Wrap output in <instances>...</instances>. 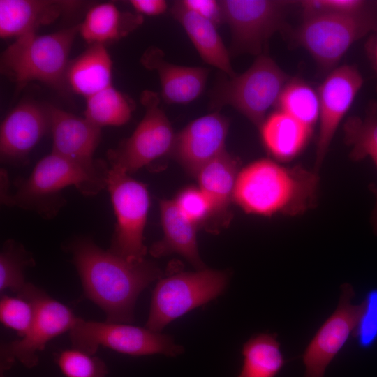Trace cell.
<instances>
[{
	"label": "cell",
	"mask_w": 377,
	"mask_h": 377,
	"mask_svg": "<svg viewBox=\"0 0 377 377\" xmlns=\"http://www.w3.org/2000/svg\"><path fill=\"white\" fill-rule=\"evenodd\" d=\"M68 249L84 292L105 314V321L130 323L140 293L163 272L153 262H129L100 248L89 237H77Z\"/></svg>",
	"instance_id": "obj_1"
},
{
	"label": "cell",
	"mask_w": 377,
	"mask_h": 377,
	"mask_svg": "<svg viewBox=\"0 0 377 377\" xmlns=\"http://www.w3.org/2000/svg\"><path fill=\"white\" fill-rule=\"evenodd\" d=\"M318 182L314 170L263 158L239 172L233 199L249 214L297 216L316 204Z\"/></svg>",
	"instance_id": "obj_2"
},
{
	"label": "cell",
	"mask_w": 377,
	"mask_h": 377,
	"mask_svg": "<svg viewBox=\"0 0 377 377\" xmlns=\"http://www.w3.org/2000/svg\"><path fill=\"white\" fill-rule=\"evenodd\" d=\"M109 170L103 161L82 163L51 153L37 163L27 178L16 182L9 205L52 218L65 203L63 189L73 186L85 196L96 195L107 187Z\"/></svg>",
	"instance_id": "obj_3"
},
{
	"label": "cell",
	"mask_w": 377,
	"mask_h": 377,
	"mask_svg": "<svg viewBox=\"0 0 377 377\" xmlns=\"http://www.w3.org/2000/svg\"><path fill=\"white\" fill-rule=\"evenodd\" d=\"M77 34L79 24L49 34L31 33L15 38L1 54V73L19 89L39 81L64 89L68 55Z\"/></svg>",
	"instance_id": "obj_4"
},
{
	"label": "cell",
	"mask_w": 377,
	"mask_h": 377,
	"mask_svg": "<svg viewBox=\"0 0 377 377\" xmlns=\"http://www.w3.org/2000/svg\"><path fill=\"white\" fill-rule=\"evenodd\" d=\"M289 80L271 57L262 54L243 73L218 81L211 93L210 105L216 110L230 105L260 126Z\"/></svg>",
	"instance_id": "obj_5"
},
{
	"label": "cell",
	"mask_w": 377,
	"mask_h": 377,
	"mask_svg": "<svg viewBox=\"0 0 377 377\" xmlns=\"http://www.w3.org/2000/svg\"><path fill=\"white\" fill-rule=\"evenodd\" d=\"M377 34V5L357 14L318 13L303 17L296 42L323 70H333L358 40Z\"/></svg>",
	"instance_id": "obj_6"
},
{
	"label": "cell",
	"mask_w": 377,
	"mask_h": 377,
	"mask_svg": "<svg viewBox=\"0 0 377 377\" xmlns=\"http://www.w3.org/2000/svg\"><path fill=\"white\" fill-rule=\"evenodd\" d=\"M227 274L202 269L161 278L153 291L146 327L160 332L169 323L219 295Z\"/></svg>",
	"instance_id": "obj_7"
},
{
	"label": "cell",
	"mask_w": 377,
	"mask_h": 377,
	"mask_svg": "<svg viewBox=\"0 0 377 377\" xmlns=\"http://www.w3.org/2000/svg\"><path fill=\"white\" fill-rule=\"evenodd\" d=\"M106 188L117 219L108 251L129 262L145 260L143 235L149 208L147 187L126 172L110 167Z\"/></svg>",
	"instance_id": "obj_8"
},
{
	"label": "cell",
	"mask_w": 377,
	"mask_h": 377,
	"mask_svg": "<svg viewBox=\"0 0 377 377\" xmlns=\"http://www.w3.org/2000/svg\"><path fill=\"white\" fill-rule=\"evenodd\" d=\"M17 295L27 296L36 305V315L28 332L17 340L1 346L0 372L3 377L15 361L28 369L39 362L38 354L53 338L69 332L79 318L65 304L53 299L44 290L27 283Z\"/></svg>",
	"instance_id": "obj_9"
},
{
	"label": "cell",
	"mask_w": 377,
	"mask_h": 377,
	"mask_svg": "<svg viewBox=\"0 0 377 377\" xmlns=\"http://www.w3.org/2000/svg\"><path fill=\"white\" fill-rule=\"evenodd\" d=\"M72 348L95 355L100 346L133 356L176 357L184 349L168 335L128 323L78 320L68 332Z\"/></svg>",
	"instance_id": "obj_10"
},
{
	"label": "cell",
	"mask_w": 377,
	"mask_h": 377,
	"mask_svg": "<svg viewBox=\"0 0 377 377\" xmlns=\"http://www.w3.org/2000/svg\"><path fill=\"white\" fill-rule=\"evenodd\" d=\"M140 101L145 109L142 119L128 138L108 154L110 167L128 174L172 151L175 140L170 122L159 106L158 94L145 91Z\"/></svg>",
	"instance_id": "obj_11"
},
{
	"label": "cell",
	"mask_w": 377,
	"mask_h": 377,
	"mask_svg": "<svg viewBox=\"0 0 377 377\" xmlns=\"http://www.w3.org/2000/svg\"><path fill=\"white\" fill-rule=\"evenodd\" d=\"M232 34L234 54H262L272 35L285 25L286 16L297 3L282 0L219 1Z\"/></svg>",
	"instance_id": "obj_12"
},
{
	"label": "cell",
	"mask_w": 377,
	"mask_h": 377,
	"mask_svg": "<svg viewBox=\"0 0 377 377\" xmlns=\"http://www.w3.org/2000/svg\"><path fill=\"white\" fill-rule=\"evenodd\" d=\"M355 291L348 283L341 286L339 302L334 313L316 333L303 354L306 377H324L332 360L356 330L365 308L351 302Z\"/></svg>",
	"instance_id": "obj_13"
},
{
	"label": "cell",
	"mask_w": 377,
	"mask_h": 377,
	"mask_svg": "<svg viewBox=\"0 0 377 377\" xmlns=\"http://www.w3.org/2000/svg\"><path fill=\"white\" fill-rule=\"evenodd\" d=\"M363 77L352 65L332 70L320 84L319 129L313 170L318 172L337 130L362 87Z\"/></svg>",
	"instance_id": "obj_14"
},
{
	"label": "cell",
	"mask_w": 377,
	"mask_h": 377,
	"mask_svg": "<svg viewBox=\"0 0 377 377\" xmlns=\"http://www.w3.org/2000/svg\"><path fill=\"white\" fill-rule=\"evenodd\" d=\"M50 105L25 101L4 118L0 129V154L3 161H24L42 138L50 131Z\"/></svg>",
	"instance_id": "obj_15"
},
{
	"label": "cell",
	"mask_w": 377,
	"mask_h": 377,
	"mask_svg": "<svg viewBox=\"0 0 377 377\" xmlns=\"http://www.w3.org/2000/svg\"><path fill=\"white\" fill-rule=\"evenodd\" d=\"M228 126V120L216 112L198 118L175 136L172 152L196 176L204 165L225 151Z\"/></svg>",
	"instance_id": "obj_16"
},
{
	"label": "cell",
	"mask_w": 377,
	"mask_h": 377,
	"mask_svg": "<svg viewBox=\"0 0 377 377\" xmlns=\"http://www.w3.org/2000/svg\"><path fill=\"white\" fill-rule=\"evenodd\" d=\"M82 3L64 0H0V36L19 38L36 33Z\"/></svg>",
	"instance_id": "obj_17"
},
{
	"label": "cell",
	"mask_w": 377,
	"mask_h": 377,
	"mask_svg": "<svg viewBox=\"0 0 377 377\" xmlns=\"http://www.w3.org/2000/svg\"><path fill=\"white\" fill-rule=\"evenodd\" d=\"M52 151L57 155L91 163L101 138V128L85 117H80L50 105Z\"/></svg>",
	"instance_id": "obj_18"
},
{
	"label": "cell",
	"mask_w": 377,
	"mask_h": 377,
	"mask_svg": "<svg viewBox=\"0 0 377 377\" xmlns=\"http://www.w3.org/2000/svg\"><path fill=\"white\" fill-rule=\"evenodd\" d=\"M142 64L156 71L161 86V95L170 104H186L196 99L203 91L208 69L173 64L163 59V52L156 47L146 50Z\"/></svg>",
	"instance_id": "obj_19"
},
{
	"label": "cell",
	"mask_w": 377,
	"mask_h": 377,
	"mask_svg": "<svg viewBox=\"0 0 377 377\" xmlns=\"http://www.w3.org/2000/svg\"><path fill=\"white\" fill-rule=\"evenodd\" d=\"M160 214L163 237L151 246L150 253L154 257H161L177 253L198 270L205 269L198 249L197 224L182 214L174 200H161Z\"/></svg>",
	"instance_id": "obj_20"
},
{
	"label": "cell",
	"mask_w": 377,
	"mask_h": 377,
	"mask_svg": "<svg viewBox=\"0 0 377 377\" xmlns=\"http://www.w3.org/2000/svg\"><path fill=\"white\" fill-rule=\"evenodd\" d=\"M171 12L184 29L204 61L229 77L236 75L231 66L229 53L213 22L186 8L182 1L174 3Z\"/></svg>",
	"instance_id": "obj_21"
},
{
	"label": "cell",
	"mask_w": 377,
	"mask_h": 377,
	"mask_svg": "<svg viewBox=\"0 0 377 377\" xmlns=\"http://www.w3.org/2000/svg\"><path fill=\"white\" fill-rule=\"evenodd\" d=\"M110 56L104 45L93 44L69 61L66 82L74 92L86 98L112 85Z\"/></svg>",
	"instance_id": "obj_22"
},
{
	"label": "cell",
	"mask_w": 377,
	"mask_h": 377,
	"mask_svg": "<svg viewBox=\"0 0 377 377\" xmlns=\"http://www.w3.org/2000/svg\"><path fill=\"white\" fill-rule=\"evenodd\" d=\"M260 127L265 147L281 161L296 157L306 145L312 131L281 110L269 116Z\"/></svg>",
	"instance_id": "obj_23"
},
{
	"label": "cell",
	"mask_w": 377,
	"mask_h": 377,
	"mask_svg": "<svg viewBox=\"0 0 377 377\" xmlns=\"http://www.w3.org/2000/svg\"><path fill=\"white\" fill-rule=\"evenodd\" d=\"M141 20L140 15L121 12L112 3H101L88 10L79 24V34L89 45H104L127 35Z\"/></svg>",
	"instance_id": "obj_24"
},
{
	"label": "cell",
	"mask_w": 377,
	"mask_h": 377,
	"mask_svg": "<svg viewBox=\"0 0 377 377\" xmlns=\"http://www.w3.org/2000/svg\"><path fill=\"white\" fill-rule=\"evenodd\" d=\"M238 173L237 161L226 150L197 173L198 188L209 200L213 213H221L228 208L233 199Z\"/></svg>",
	"instance_id": "obj_25"
},
{
	"label": "cell",
	"mask_w": 377,
	"mask_h": 377,
	"mask_svg": "<svg viewBox=\"0 0 377 377\" xmlns=\"http://www.w3.org/2000/svg\"><path fill=\"white\" fill-rule=\"evenodd\" d=\"M242 353L243 364L237 377H276L286 362L276 334L253 336Z\"/></svg>",
	"instance_id": "obj_26"
},
{
	"label": "cell",
	"mask_w": 377,
	"mask_h": 377,
	"mask_svg": "<svg viewBox=\"0 0 377 377\" xmlns=\"http://www.w3.org/2000/svg\"><path fill=\"white\" fill-rule=\"evenodd\" d=\"M343 133L350 158L359 161L369 158L377 168V102L369 103L363 117H348Z\"/></svg>",
	"instance_id": "obj_27"
},
{
	"label": "cell",
	"mask_w": 377,
	"mask_h": 377,
	"mask_svg": "<svg viewBox=\"0 0 377 377\" xmlns=\"http://www.w3.org/2000/svg\"><path fill=\"white\" fill-rule=\"evenodd\" d=\"M130 101L112 85L86 98L84 117L100 128L126 124L132 113Z\"/></svg>",
	"instance_id": "obj_28"
},
{
	"label": "cell",
	"mask_w": 377,
	"mask_h": 377,
	"mask_svg": "<svg viewBox=\"0 0 377 377\" xmlns=\"http://www.w3.org/2000/svg\"><path fill=\"white\" fill-rule=\"evenodd\" d=\"M277 103L281 111L311 129L318 122V92L304 81L295 79L289 80Z\"/></svg>",
	"instance_id": "obj_29"
},
{
	"label": "cell",
	"mask_w": 377,
	"mask_h": 377,
	"mask_svg": "<svg viewBox=\"0 0 377 377\" xmlns=\"http://www.w3.org/2000/svg\"><path fill=\"white\" fill-rule=\"evenodd\" d=\"M31 253L20 242L7 239L0 251V291L10 290L16 295L25 286V271L35 266Z\"/></svg>",
	"instance_id": "obj_30"
},
{
	"label": "cell",
	"mask_w": 377,
	"mask_h": 377,
	"mask_svg": "<svg viewBox=\"0 0 377 377\" xmlns=\"http://www.w3.org/2000/svg\"><path fill=\"white\" fill-rule=\"evenodd\" d=\"M54 360L66 377H106L108 374L99 357L73 348L56 353Z\"/></svg>",
	"instance_id": "obj_31"
},
{
	"label": "cell",
	"mask_w": 377,
	"mask_h": 377,
	"mask_svg": "<svg viewBox=\"0 0 377 377\" xmlns=\"http://www.w3.org/2000/svg\"><path fill=\"white\" fill-rule=\"evenodd\" d=\"M36 315V305L27 296L2 295L0 300V320L7 328L15 330L23 337L32 325Z\"/></svg>",
	"instance_id": "obj_32"
},
{
	"label": "cell",
	"mask_w": 377,
	"mask_h": 377,
	"mask_svg": "<svg viewBox=\"0 0 377 377\" xmlns=\"http://www.w3.org/2000/svg\"><path fill=\"white\" fill-rule=\"evenodd\" d=\"M300 3L303 17L318 13L357 14L377 5L364 0H305Z\"/></svg>",
	"instance_id": "obj_33"
},
{
	"label": "cell",
	"mask_w": 377,
	"mask_h": 377,
	"mask_svg": "<svg viewBox=\"0 0 377 377\" xmlns=\"http://www.w3.org/2000/svg\"><path fill=\"white\" fill-rule=\"evenodd\" d=\"M174 200L182 214L195 224L213 213L209 200L199 188L184 189Z\"/></svg>",
	"instance_id": "obj_34"
},
{
	"label": "cell",
	"mask_w": 377,
	"mask_h": 377,
	"mask_svg": "<svg viewBox=\"0 0 377 377\" xmlns=\"http://www.w3.org/2000/svg\"><path fill=\"white\" fill-rule=\"evenodd\" d=\"M365 308L354 337L362 348H369L377 340V289L370 290L365 299Z\"/></svg>",
	"instance_id": "obj_35"
},
{
	"label": "cell",
	"mask_w": 377,
	"mask_h": 377,
	"mask_svg": "<svg viewBox=\"0 0 377 377\" xmlns=\"http://www.w3.org/2000/svg\"><path fill=\"white\" fill-rule=\"evenodd\" d=\"M182 1L186 8L211 21L215 25L223 21V13L219 1L184 0Z\"/></svg>",
	"instance_id": "obj_36"
},
{
	"label": "cell",
	"mask_w": 377,
	"mask_h": 377,
	"mask_svg": "<svg viewBox=\"0 0 377 377\" xmlns=\"http://www.w3.org/2000/svg\"><path fill=\"white\" fill-rule=\"evenodd\" d=\"M130 3L138 13L149 16L161 15L168 7L163 0H131Z\"/></svg>",
	"instance_id": "obj_37"
},
{
	"label": "cell",
	"mask_w": 377,
	"mask_h": 377,
	"mask_svg": "<svg viewBox=\"0 0 377 377\" xmlns=\"http://www.w3.org/2000/svg\"><path fill=\"white\" fill-rule=\"evenodd\" d=\"M374 36L369 41L367 50L377 74V34Z\"/></svg>",
	"instance_id": "obj_38"
},
{
	"label": "cell",
	"mask_w": 377,
	"mask_h": 377,
	"mask_svg": "<svg viewBox=\"0 0 377 377\" xmlns=\"http://www.w3.org/2000/svg\"><path fill=\"white\" fill-rule=\"evenodd\" d=\"M371 190L374 193L376 198L374 207L371 214V222L374 229V232L377 234V186H371Z\"/></svg>",
	"instance_id": "obj_39"
}]
</instances>
